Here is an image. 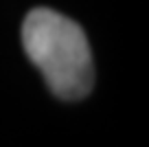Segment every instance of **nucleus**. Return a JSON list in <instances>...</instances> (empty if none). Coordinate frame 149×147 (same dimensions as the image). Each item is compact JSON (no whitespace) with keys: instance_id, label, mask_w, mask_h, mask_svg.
<instances>
[{"instance_id":"nucleus-1","label":"nucleus","mask_w":149,"mask_h":147,"mask_svg":"<svg viewBox=\"0 0 149 147\" xmlns=\"http://www.w3.org/2000/svg\"><path fill=\"white\" fill-rule=\"evenodd\" d=\"M22 46L57 99L81 101L92 92V51L79 22L55 9L35 7L22 22Z\"/></svg>"}]
</instances>
